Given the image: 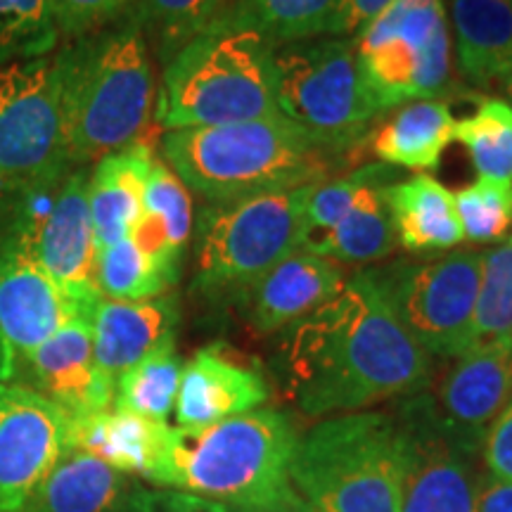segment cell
<instances>
[{"mask_svg": "<svg viewBox=\"0 0 512 512\" xmlns=\"http://www.w3.org/2000/svg\"><path fill=\"white\" fill-rule=\"evenodd\" d=\"M273 368L294 408L323 418L425 392L434 363L358 271L285 330Z\"/></svg>", "mask_w": 512, "mask_h": 512, "instance_id": "1", "label": "cell"}, {"mask_svg": "<svg viewBox=\"0 0 512 512\" xmlns=\"http://www.w3.org/2000/svg\"><path fill=\"white\" fill-rule=\"evenodd\" d=\"M57 48L64 72L69 162L74 169L131 145L155 143L159 93L155 67L133 12Z\"/></svg>", "mask_w": 512, "mask_h": 512, "instance_id": "2", "label": "cell"}, {"mask_svg": "<svg viewBox=\"0 0 512 512\" xmlns=\"http://www.w3.org/2000/svg\"><path fill=\"white\" fill-rule=\"evenodd\" d=\"M162 155L185 188L209 204H233L320 185L356 169L347 157L306 136L283 114L242 124L166 131Z\"/></svg>", "mask_w": 512, "mask_h": 512, "instance_id": "3", "label": "cell"}, {"mask_svg": "<svg viewBox=\"0 0 512 512\" xmlns=\"http://www.w3.org/2000/svg\"><path fill=\"white\" fill-rule=\"evenodd\" d=\"M297 441L290 415L278 408L209 427H169L145 479L226 505L256 501L290 482Z\"/></svg>", "mask_w": 512, "mask_h": 512, "instance_id": "4", "label": "cell"}, {"mask_svg": "<svg viewBox=\"0 0 512 512\" xmlns=\"http://www.w3.org/2000/svg\"><path fill=\"white\" fill-rule=\"evenodd\" d=\"M275 83L273 43L221 19L164 64L157 124L176 131L278 117Z\"/></svg>", "mask_w": 512, "mask_h": 512, "instance_id": "5", "label": "cell"}, {"mask_svg": "<svg viewBox=\"0 0 512 512\" xmlns=\"http://www.w3.org/2000/svg\"><path fill=\"white\" fill-rule=\"evenodd\" d=\"M290 482L313 512H399V444L392 413L318 422L297 441Z\"/></svg>", "mask_w": 512, "mask_h": 512, "instance_id": "6", "label": "cell"}, {"mask_svg": "<svg viewBox=\"0 0 512 512\" xmlns=\"http://www.w3.org/2000/svg\"><path fill=\"white\" fill-rule=\"evenodd\" d=\"M275 72L278 112L306 136L361 166L382 114L358 72L354 38L323 36L275 48Z\"/></svg>", "mask_w": 512, "mask_h": 512, "instance_id": "7", "label": "cell"}, {"mask_svg": "<svg viewBox=\"0 0 512 512\" xmlns=\"http://www.w3.org/2000/svg\"><path fill=\"white\" fill-rule=\"evenodd\" d=\"M313 188L204 207L197 230V287L238 302L273 266L299 252Z\"/></svg>", "mask_w": 512, "mask_h": 512, "instance_id": "8", "label": "cell"}, {"mask_svg": "<svg viewBox=\"0 0 512 512\" xmlns=\"http://www.w3.org/2000/svg\"><path fill=\"white\" fill-rule=\"evenodd\" d=\"M354 53L380 114L453 91L444 0H392L354 36Z\"/></svg>", "mask_w": 512, "mask_h": 512, "instance_id": "9", "label": "cell"}, {"mask_svg": "<svg viewBox=\"0 0 512 512\" xmlns=\"http://www.w3.org/2000/svg\"><path fill=\"white\" fill-rule=\"evenodd\" d=\"M72 169L60 48L0 67V192L19 195Z\"/></svg>", "mask_w": 512, "mask_h": 512, "instance_id": "10", "label": "cell"}, {"mask_svg": "<svg viewBox=\"0 0 512 512\" xmlns=\"http://www.w3.org/2000/svg\"><path fill=\"white\" fill-rule=\"evenodd\" d=\"M484 252L458 249L434 259H396L361 271L396 320L430 356L458 358L475 342Z\"/></svg>", "mask_w": 512, "mask_h": 512, "instance_id": "11", "label": "cell"}, {"mask_svg": "<svg viewBox=\"0 0 512 512\" xmlns=\"http://www.w3.org/2000/svg\"><path fill=\"white\" fill-rule=\"evenodd\" d=\"M88 166H76L62 181L12 195L0 207L5 228L0 240L15 242L62 287L74 302L95 309L98 287V242L88 207Z\"/></svg>", "mask_w": 512, "mask_h": 512, "instance_id": "12", "label": "cell"}, {"mask_svg": "<svg viewBox=\"0 0 512 512\" xmlns=\"http://www.w3.org/2000/svg\"><path fill=\"white\" fill-rule=\"evenodd\" d=\"M399 444V512H475L482 446L441 420L432 394L406 396L392 411Z\"/></svg>", "mask_w": 512, "mask_h": 512, "instance_id": "13", "label": "cell"}, {"mask_svg": "<svg viewBox=\"0 0 512 512\" xmlns=\"http://www.w3.org/2000/svg\"><path fill=\"white\" fill-rule=\"evenodd\" d=\"M69 451V418L19 382H0V512H22Z\"/></svg>", "mask_w": 512, "mask_h": 512, "instance_id": "14", "label": "cell"}, {"mask_svg": "<svg viewBox=\"0 0 512 512\" xmlns=\"http://www.w3.org/2000/svg\"><path fill=\"white\" fill-rule=\"evenodd\" d=\"M93 316L15 242L0 240V382H15L27 358L69 320Z\"/></svg>", "mask_w": 512, "mask_h": 512, "instance_id": "15", "label": "cell"}, {"mask_svg": "<svg viewBox=\"0 0 512 512\" xmlns=\"http://www.w3.org/2000/svg\"><path fill=\"white\" fill-rule=\"evenodd\" d=\"M91 318L69 320L17 373L24 377V387L46 396L72 420L110 411L114 403V382L102 375L95 361Z\"/></svg>", "mask_w": 512, "mask_h": 512, "instance_id": "16", "label": "cell"}, {"mask_svg": "<svg viewBox=\"0 0 512 512\" xmlns=\"http://www.w3.org/2000/svg\"><path fill=\"white\" fill-rule=\"evenodd\" d=\"M432 399L451 430L482 446L491 422L512 399V339L477 342L453 358Z\"/></svg>", "mask_w": 512, "mask_h": 512, "instance_id": "17", "label": "cell"}, {"mask_svg": "<svg viewBox=\"0 0 512 512\" xmlns=\"http://www.w3.org/2000/svg\"><path fill=\"white\" fill-rule=\"evenodd\" d=\"M271 396L266 375L252 358L209 344L183 366L176 396L178 427H209L261 408Z\"/></svg>", "mask_w": 512, "mask_h": 512, "instance_id": "18", "label": "cell"}, {"mask_svg": "<svg viewBox=\"0 0 512 512\" xmlns=\"http://www.w3.org/2000/svg\"><path fill=\"white\" fill-rule=\"evenodd\" d=\"M342 285L344 273L335 261L299 249L273 266L235 304L254 332L275 335L323 306Z\"/></svg>", "mask_w": 512, "mask_h": 512, "instance_id": "19", "label": "cell"}, {"mask_svg": "<svg viewBox=\"0 0 512 512\" xmlns=\"http://www.w3.org/2000/svg\"><path fill=\"white\" fill-rule=\"evenodd\" d=\"M181 309L174 294L140 302L100 299L93 309V351L98 368L117 384L126 370L176 342Z\"/></svg>", "mask_w": 512, "mask_h": 512, "instance_id": "20", "label": "cell"}, {"mask_svg": "<svg viewBox=\"0 0 512 512\" xmlns=\"http://www.w3.org/2000/svg\"><path fill=\"white\" fill-rule=\"evenodd\" d=\"M399 181V171L382 162L370 164V176L351 207L339 216L323 238L304 249L339 264H375L399 247L389 214L387 192Z\"/></svg>", "mask_w": 512, "mask_h": 512, "instance_id": "21", "label": "cell"}, {"mask_svg": "<svg viewBox=\"0 0 512 512\" xmlns=\"http://www.w3.org/2000/svg\"><path fill=\"white\" fill-rule=\"evenodd\" d=\"M192 235L190 190L169 164L155 157L145 183L143 211L128 230V238L150 256L174 283L181 278L185 247Z\"/></svg>", "mask_w": 512, "mask_h": 512, "instance_id": "22", "label": "cell"}, {"mask_svg": "<svg viewBox=\"0 0 512 512\" xmlns=\"http://www.w3.org/2000/svg\"><path fill=\"white\" fill-rule=\"evenodd\" d=\"M155 157V145L140 143L95 162L88 178V207L98 249L128 238L143 211L145 183Z\"/></svg>", "mask_w": 512, "mask_h": 512, "instance_id": "23", "label": "cell"}, {"mask_svg": "<svg viewBox=\"0 0 512 512\" xmlns=\"http://www.w3.org/2000/svg\"><path fill=\"white\" fill-rule=\"evenodd\" d=\"M463 79L489 88L512 72V0H451Z\"/></svg>", "mask_w": 512, "mask_h": 512, "instance_id": "24", "label": "cell"}, {"mask_svg": "<svg viewBox=\"0 0 512 512\" xmlns=\"http://www.w3.org/2000/svg\"><path fill=\"white\" fill-rule=\"evenodd\" d=\"M166 432V422L110 408L86 418H69V448L102 460L121 475L145 477L162 451Z\"/></svg>", "mask_w": 512, "mask_h": 512, "instance_id": "25", "label": "cell"}, {"mask_svg": "<svg viewBox=\"0 0 512 512\" xmlns=\"http://www.w3.org/2000/svg\"><path fill=\"white\" fill-rule=\"evenodd\" d=\"M396 242L408 252H444L463 242L453 192L437 178L415 174L387 192Z\"/></svg>", "mask_w": 512, "mask_h": 512, "instance_id": "26", "label": "cell"}, {"mask_svg": "<svg viewBox=\"0 0 512 512\" xmlns=\"http://www.w3.org/2000/svg\"><path fill=\"white\" fill-rule=\"evenodd\" d=\"M451 107L444 100H418L403 105L370 136L368 150L382 164L425 174L441 164V155L453 140Z\"/></svg>", "mask_w": 512, "mask_h": 512, "instance_id": "27", "label": "cell"}, {"mask_svg": "<svg viewBox=\"0 0 512 512\" xmlns=\"http://www.w3.org/2000/svg\"><path fill=\"white\" fill-rule=\"evenodd\" d=\"M128 489L126 475L69 448L22 512H119Z\"/></svg>", "mask_w": 512, "mask_h": 512, "instance_id": "28", "label": "cell"}, {"mask_svg": "<svg viewBox=\"0 0 512 512\" xmlns=\"http://www.w3.org/2000/svg\"><path fill=\"white\" fill-rule=\"evenodd\" d=\"M344 0H235L226 22L252 29L275 48L337 36Z\"/></svg>", "mask_w": 512, "mask_h": 512, "instance_id": "29", "label": "cell"}, {"mask_svg": "<svg viewBox=\"0 0 512 512\" xmlns=\"http://www.w3.org/2000/svg\"><path fill=\"white\" fill-rule=\"evenodd\" d=\"M235 0H136L133 17L147 38V46L155 48L162 64H166L195 36L214 27L233 10Z\"/></svg>", "mask_w": 512, "mask_h": 512, "instance_id": "30", "label": "cell"}, {"mask_svg": "<svg viewBox=\"0 0 512 512\" xmlns=\"http://www.w3.org/2000/svg\"><path fill=\"white\" fill-rule=\"evenodd\" d=\"M181 375L183 363L176 351V342L166 344L119 377L114 384L112 408L147 420L166 422L176 408Z\"/></svg>", "mask_w": 512, "mask_h": 512, "instance_id": "31", "label": "cell"}, {"mask_svg": "<svg viewBox=\"0 0 512 512\" xmlns=\"http://www.w3.org/2000/svg\"><path fill=\"white\" fill-rule=\"evenodd\" d=\"M453 140L467 147L479 176L512 181V105L508 100H479L470 117L456 121Z\"/></svg>", "mask_w": 512, "mask_h": 512, "instance_id": "32", "label": "cell"}, {"mask_svg": "<svg viewBox=\"0 0 512 512\" xmlns=\"http://www.w3.org/2000/svg\"><path fill=\"white\" fill-rule=\"evenodd\" d=\"M176 283L145 256L131 238L100 249L98 254V287L102 299L117 302H140L169 294Z\"/></svg>", "mask_w": 512, "mask_h": 512, "instance_id": "33", "label": "cell"}, {"mask_svg": "<svg viewBox=\"0 0 512 512\" xmlns=\"http://www.w3.org/2000/svg\"><path fill=\"white\" fill-rule=\"evenodd\" d=\"M57 46L53 0H0V67L48 55Z\"/></svg>", "mask_w": 512, "mask_h": 512, "instance_id": "34", "label": "cell"}, {"mask_svg": "<svg viewBox=\"0 0 512 512\" xmlns=\"http://www.w3.org/2000/svg\"><path fill=\"white\" fill-rule=\"evenodd\" d=\"M463 238L472 245H494L512 233V181L479 176L453 192Z\"/></svg>", "mask_w": 512, "mask_h": 512, "instance_id": "35", "label": "cell"}, {"mask_svg": "<svg viewBox=\"0 0 512 512\" xmlns=\"http://www.w3.org/2000/svg\"><path fill=\"white\" fill-rule=\"evenodd\" d=\"M512 339V233L486 249L475 309V342Z\"/></svg>", "mask_w": 512, "mask_h": 512, "instance_id": "36", "label": "cell"}, {"mask_svg": "<svg viewBox=\"0 0 512 512\" xmlns=\"http://www.w3.org/2000/svg\"><path fill=\"white\" fill-rule=\"evenodd\" d=\"M136 0H53L55 29L64 41L91 36L133 10Z\"/></svg>", "mask_w": 512, "mask_h": 512, "instance_id": "37", "label": "cell"}, {"mask_svg": "<svg viewBox=\"0 0 512 512\" xmlns=\"http://www.w3.org/2000/svg\"><path fill=\"white\" fill-rule=\"evenodd\" d=\"M119 512H228V505L188 491L131 486Z\"/></svg>", "mask_w": 512, "mask_h": 512, "instance_id": "38", "label": "cell"}, {"mask_svg": "<svg viewBox=\"0 0 512 512\" xmlns=\"http://www.w3.org/2000/svg\"><path fill=\"white\" fill-rule=\"evenodd\" d=\"M482 460L491 477L512 482V399L484 434Z\"/></svg>", "mask_w": 512, "mask_h": 512, "instance_id": "39", "label": "cell"}, {"mask_svg": "<svg viewBox=\"0 0 512 512\" xmlns=\"http://www.w3.org/2000/svg\"><path fill=\"white\" fill-rule=\"evenodd\" d=\"M228 512H313L311 505L304 501V496L294 489L292 482L280 486L278 491L264 498L247 503L228 505Z\"/></svg>", "mask_w": 512, "mask_h": 512, "instance_id": "40", "label": "cell"}, {"mask_svg": "<svg viewBox=\"0 0 512 512\" xmlns=\"http://www.w3.org/2000/svg\"><path fill=\"white\" fill-rule=\"evenodd\" d=\"M392 0H344L342 19H339V34L354 38L363 27H368Z\"/></svg>", "mask_w": 512, "mask_h": 512, "instance_id": "41", "label": "cell"}, {"mask_svg": "<svg viewBox=\"0 0 512 512\" xmlns=\"http://www.w3.org/2000/svg\"><path fill=\"white\" fill-rule=\"evenodd\" d=\"M475 512H512V482L491 477L484 472L479 479Z\"/></svg>", "mask_w": 512, "mask_h": 512, "instance_id": "42", "label": "cell"}, {"mask_svg": "<svg viewBox=\"0 0 512 512\" xmlns=\"http://www.w3.org/2000/svg\"><path fill=\"white\" fill-rule=\"evenodd\" d=\"M501 83H503V91H505V95H508V102L512 105V72H510V74H505Z\"/></svg>", "mask_w": 512, "mask_h": 512, "instance_id": "43", "label": "cell"}]
</instances>
